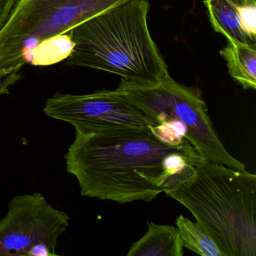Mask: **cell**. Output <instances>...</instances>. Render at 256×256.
Returning <instances> with one entry per match:
<instances>
[{
    "label": "cell",
    "mask_w": 256,
    "mask_h": 256,
    "mask_svg": "<svg viewBox=\"0 0 256 256\" xmlns=\"http://www.w3.org/2000/svg\"><path fill=\"white\" fill-rule=\"evenodd\" d=\"M0 220V256H32L44 246L58 256V239L70 226L66 212L38 192L16 196Z\"/></svg>",
    "instance_id": "6"
},
{
    "label": "cell",
    "mask_w": 256,
    "mask_h": 256,
    "mask_svg": "<svg viewBox=\"0 0 256 256\" xmlns=\"http://www.w3.org/2000/svg\"><path fill=\"white\" fill-rule=\"evenodd\" d=\"M149 10V0H127L73 28L66 65L102 70L132 84L160 82L169 74L150 34Z\"/></svg>",
    "instance_id": "2"
},
{
    "label": "cell",
    "mask_w": 256,
    "mask_h": 256,
    "mask_svg": "<svg viewBox=\"0 0 256 256\" xmlns=\"http://www.w3.org/2000/svg\"><path fill=\"white\" fill-rule=\"evenodd\" d=\"M118 91L138 108L154 125L174 121L186 130V138L205 161L245 170V164L228 152L208 115L200 91L167 76L156 83L136 85L121 80Z\"/></svg>",
    "instance_id": "4"
},
{
    "label": "cell",
    "mask_w": 256,
    "mask_h": 256,
    "mask_svg": "<svg viewBox=\"0 0 256 256\" xmlns=\"http://www.w3.org/2000/svg\"><path fill=\"white\" fill-rule=\"evenodd\" d=\"M192 212L224 256H256V176L204 161L196 173L164 192Z\"/></svg>",
    "instance_id": "3"
},
{
    "label": "cell",
    "mask_w": 256,
    "mask_h": 256,
    "mask_svg": "<svg viewBox=\"0 0 256 256\" xmlns=\"http://www.w3.org/2000/svg\"><path fill=\"white\" fill-rule=\"evenodd\" d=\"M18 0H0V30L10 17Z\"/></svg>",
    "instance_id": "15"
},
{
    "label": "cell",
    "mask_w": 256,
    "mask_h": 256,
    "mask_svg": "<svg viewBox=\"0 0 256 256\" xmlns=\"http://www.w3.org/2000/svg\"><path fill=\"white\" fill-rule=\"evenodd\" d=\"M176 226L185 248L202 256H224L211 235L197 222L180 215Z\"/></svg>",
    "instance_id": "11"
},
{
    "label": "cell",
    "mask_w": 256,
    "mask_h": 256,
    "mask_svg": "<svg viewBox=\"0 0 256 256\" xmlns=\"http://www.w3.org/2000/svg\"><path fill=\"white\" fill-rule=\"evenodd\" d=\"M20 68L0 72V97L10 94V88L22 79Z\"/></svg>",
    "instance_id": "14"
},
{
    "label": "cell",
    "mask_w": 256,
    "mask_h": 256,
    "mask_svg": "<svg viewBox=\"0 0 256 256\" xmlns=\"http://www.w3.org/2000/svg\"><path fill=\"white\" fill-rule=\"evenodd\" d=\"M74 42L70 32L56 36L42 42L32 52L30 64L47 66L66 60L72 52Z\"/></svg>",
    "instance_id": "12"
},
{
    "label": "cell",
    "mask_w": 256,
    "mask_h": 256,
    "mask_svg": "<svg viewBox=\"0 0 256 256\" xmlns=\"http://www.w3.org/2000/svg\"><path fill=\"white\" fill-rule=\"evenodd\" d=\"M216 32L232 42L256 46V0H204Z\"/></svg>",
    "instance_id": "8"
},
{
    "label": "cell",
    "mask_w": 256,
    "mask_h": 256,
    "mask_svg": "<svg viewBox=\"0 0 256 256\" xmlns=\"http://www.w3.org/2000/svg\"><path fill=\"white\" fill-rule=\"evenodd\" d=\"M43 112L49 118L68 122L74 127L119 128L154 125L118 90L83 95L56 94L46 101Z\"/></svg>",
    "instance_id": "7"
},
{
    "label": "cell",
    "mask_w": 256,
    "mask_h": 256,
    "mask_svg": "<svg viewBox=\"0 0 256 256\" xmlns=\"http://www.w3.org/2000/svg\"><path fill=\"white\" fill-rule=\"evenodd\" d=\"M230 77L244 90L256 89V46L228 42L220 52Z\"/></svg>",
    "instance_id": "10"
},
{
    "label": "cell",
    "mask_w": 256,
    "mask_h": 256,
    "mask_svg": "<svg viewBox=\"0 0 256 256\" xmlns=\"http://www.w3.org/2000/svg\"><path fill=\"white\" fill-rule=\"evenodd\" d=\"M74 128L66 170L86 197L120 204L152 202L191 178L205 161L188 140L166 144L150 126Z\"/></svg>",
    "instance_id": "1"
},
{
    "label": "cell",
    "mask_w": 256,
    "mask_h": 256,
    "mask_svg": "<svg viewBox=\"0 0 256 256\" xmlns=\"http://www.w3.org/2000/svg\"><path fill=\"white\" fill-rule=\"evenodd\" d=\"M127 0H18L0 30V72L22 68L46 40Z\"/></svg>",
    "instance_id": "5"
},
{
    "label": "cell",
    "mask_w": 256,
    "mask_h": 256,
    "mask_svg": "<svg viewBox=\"0 0 256 256\" xmlns=\"http://www.w3.org/2000/svg\"><path fill=\"white\" fill-rule=\"evenodd\" d=\"M150 130L158 140L170 146H178L188 140L184 127L174 121L150 126Z\"/></svg>",
    "instance_id": "13"
},
{
    "label": "cell",
    "mask_w": 256,
    "mask_h": 256,
    "mask_svg": "<svg viewBox=\"0 0 256 256\" xmlns=\"http://www.w3.org/2000/svg\"><path fill=\"white\" fill-rule=\"evenodd\" d=\"M144 235L130 247L128 256H182L184 246L178 227L148 222Z\"/></svg>",
    "instance_id": "9"
}]
</instances>
